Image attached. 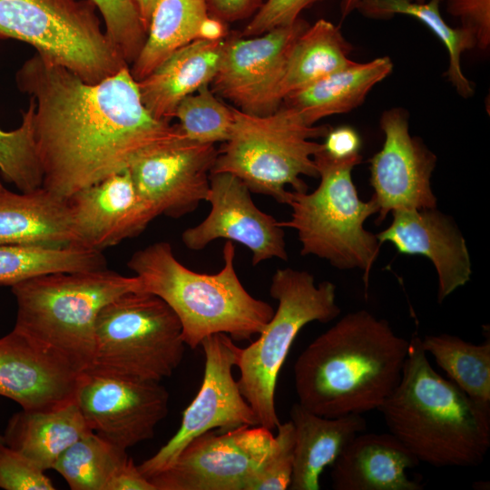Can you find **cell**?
Masks as SVG:
<instances>
[{"label":"cell","instance_id":"cell-33","mask_svg":"<svg viewBox=\"0 0 490 490\" xmlns=\"http://www.w3.org/2000/svg\"><path fill=\"white\" fill-rule=\"evenodd\" d=\"M209 85L182 99L173 118L178 119V125L189 140L211 144L225 142L234 125V108L220 101Z\"/></svg>","mask_w":490,"mask_h":490},{"label":"cell","instance_id":"cell-5","mask_svg":"<svg viewBox=\"0 0 490 490\" xmlns=\"http://www.w3.org/2000/svg\"><path fill=\"white\" fill-rule=\"evenodd\" d=\"M11 289L17 306L14 328L51 348L81 372L92 362L100 310L125 292L142 289L137 276L106 268L44 274Z\"/></svg>","mask_w":490,"mask_h":490},{"label":"cell","instance_id":"cell-38","mask_svg":"<svg viewBox=\"0 0 490 490\" xmlns=\"http://www.w3.org/2000/svg\"><path fill=\"white\" fill-rule=\"evenodd\" d=\"M321 0H267L244 27L240 35L262 34L279 26L289 25L299 18L303 10Z\"/></svg>","mask_w":490,"mask_h":490},{"label":"cell","instance_id":"cell-34","mask_svg":"<svg viewBox=\"0 0 490 490\" xmlns=\"http://www.w3.org/2000/svg\"><path fill=\"white\" fill-rule=\"evenodd\" d=\"M34 103L30 101L18 128L12 131L0 128V173L6 182L13 183L21 192L32 191L43 184L34 139Z\"/></svg>","mask_w":490,"mask_h":490},{"label":"cell","instance_id":"cell-27","mask_svg":"<svg viewBox=\"0 0 490 490\" xmlns=\"http://www.w3.org/2000/svg\"><path fill=\"white\" fill-rule=\"evenodd\" d=\"M352 45L338 27L325 19L317 21L295 41L278 87L280 103L285 97L355 62L348 55Z\"/></svg>","mask_w":490,"mask_h":490},{"label":"cell","instance_id":"cell-37","mask_svg":"<svg viewBox=\"0 0 490 490\" xmlns=\"http://www.w3.org/2000/svg\"><path fill=\"white\" fill-rule=\"evenodd\" d=\"M34 462L5 443L0 444V488L54 490L52 480Z\"/></svg>","mask_w":490,"mask_h":490},{"label":"cell","instance_id":"cell-35","mask_svg":"<svg viewBox=\"0 0 490 490\" xmlns=\"http://www.w3.org/2000/svg\"><path fill=\"white\" fill-rule=\"evenodd\" d=\"M91 1L103 16L106 34L130 66L147 37L134 0Z\"/></svg>","mask_w":490,"mask_h":490},{"label":"cell","instance_id":"cell-13","mask_svg":"<svg viewBox=\"0 0 490 490\" xmlns=\"http://www.w3.org/2000/svg\"><path fill=\"white\" fill-rule=\"evenodd\" d=\"M74 398L89 428L124 450L153 437L168 414L160 382L93 368L81 372Z\"/></svg>","mask_w":490,"mask_h":490},{"label":"cell","instance_id":"cell-41","mask_svg":"<svg viewBox=\"0 0 490 490\" xmlns=\"http://www.w3.org/2000/svg\"><path fill=\"white\" fill-rule=\"evenodd\" d=\"M323 150L331 157L342 159L359 153L361 140L349 126L329 129L322 143Z\"/></svg>","mask_w":490,"mask_h":490},{"label":"cell","instance_id":"cell-12","mask_svg":"<svg viewBox=\"0 0 490 490\" xmlns=\"http://www.w3.org/2000/svg\"><path fill=\"white\" fill-rule=\"evenodd\" d=\"M273 441L271 430L259 425L211 430L149 480L156 490H246Z\"/></svg>","mask_w":490,"mask_h":490},{"label":"cell","instance_id":"cell-25","mask_svg":"<svg viewBox=\"0 0 490 490\" xmlns=\"http://www.w3.org/2000/svg\"><path fill=\"white\" fill-rule=\"evenodd\" d=\"M90 431L74 398L48 409H22L11 416L3 436L5 445L46 471L65 449Z\"/></svg>","mask_w":490,"mask_h":490},{"label":"cell","instance_id":"cell-6","mask_svg":"<svg viewBox=\"0 0 490 490\" xmlns=\"http://www.w3.org/2000/svg\"><path fill=\"white\" fill-rule=\"evenodd\" d=\"M359 153L333 158L323 148L314 155L320 181L312 192L289 191L291 218L279 221L296 230L303 256L314 255L339 270L359 269L368 285L370 270L381 243L364 228L366 220L378 212L373 197L361 201L351 172L361 162Z\"/></svg>","mask_w":490,"mask_h":490},{"label":"cell","instance_id":"cell-21","mask_svg":"<svg viewBox=\"0 0 490 490\" xmlns=\"http://www.w3.org/2000/svg\"><path fill=\"white\" fill-rule=\"evenodd\" d=\"M416 457L391 433L358 434L333 464L336 490H421L407 470Z\"/></svg>","mask_w":490,"mask_h":490},{"label":"cell","instance_id":"cell-30","mask_svg":"<svg viewBox=\"0 0 490 490\" xmlns=\"http://www.w3.org/2000/svg\"><path fill=\"white\" fill-rule=\"evenodd\" d=\"M105 268L101 251L78 246L0 245V285L12 287L53 272Z\"/></svg>","mask_w":490,"mask_h":490},{"label":"cell","instance_id":"cell-40","mask_svg":"<svg viewBox=\"0 0 490 490\" xmlns=\"http://www.w3.org/2000/svg\"><path fill=\"white\" fill-rule=\"evenodd\" d=\"M209 15L225 24L253 16L262 0H206Z\"/></svg>","mask_w":490,"mask_h":490},{"label":"cell","instance_id":"cell-4","mask_svg":"<svg viewBox=\"0 0 490 490\" xmlns=\"http://www.w3.org/2000/svg\"><path fill=\"white\" fill-rule=\"evenodd\" d=\"M222 257L220 271L199 273L175 258L170 243L159 241L135 251L127 262L142 290L160 297L174 311L183 342L191 349L217 333L236 341L250 340L274 314L269 303L254 298L241 284L231 240L225 242Z\"/></svg>","mask_w":490,"mask_h":490},{"label":"cell","instance_id":"cell-45","mask_svg":"<svg viewBox=\"0 0 490 490\" xmlns=\"http://www.w3.org/2000/svg\"><path fill=\"white\" fill-rule=\"evenodd\" d=\"M358 1L359 0H341L340 13H341L342 18H345L346 16L350 15L354 10H356ZM415 1L418 3H424L427 0H415Z\"/></svg>","mask_w":490,"mask_h":490},{"label":"cell","instance_id":"cell-44","mask_svg":"<svg viewBox=\"0 0 490 490\" xmlns=\"http://www.w3.org/2000/svg\"><path fill=\"white\" fill-rule=\"evenodd\" d=\"M158 0H134L143 26L148 31L151 16Z\"/></svg>","mask_w":490,"mask_h":490},{"label":"cell","instance_id":"cell-32","mask_svg":"<svg viewBox=\"0 0 490 490\" xmlns=\"http://www.w3.org/2000/svg\"><path fill=\"white\" fill-rule=\"evenodd\" d=\"M127 456L126 450L90 431L65 449L52 469L73 490H104L115 469Z\"/></svg>","mask_w":490,"mask_h":490},{"label":"cell","instance_id":"cell-10","mask_svg":"<svg viewBox=\"0 0 490 490\" xmlns=\"http://www.w3.org/2000/svg\"><path fill=\"white\" fill-rule=\"evenodd\" d=\"M91 0H0V38L36 52L96 83L130 67L101 26Z\"/></svg>","mask_w":490,"mask_h":490},{"label":"cell","instance_id":"cell-1","mask_svg":"<svg viewBox=\"0 0 490 490\" xmlns=\"http://www.w3.org/2000/svg\"><path fill=\"white\" fill-rule=\"evenodd\" d=\"M15 78L20 91L34 102L42 187L63 199L183 135L178 124L150 113L129 67L88 83L36 52Z\"/></svg>","mask_w":490,"mask_h":490},{"label":"cell","instance_id":"cell-36","mask_svg":"<svg viewBox=\"0 0 490 490\" xmlns=\"http://www.w3.org/2000/svg\"><path fill=\"white\" fill-rule=\"evenodd\" d=\"M272 446L258 466L246 490H285L293 471L294 428L291 421L279 424Z\"/></svg>","mask_w":490,"mask_h":490},{"label":"cell","instance_id":"cell-46","mask_svg":"<svg viewBox=\"0 0 490 490\" xmlns=\"http://www.w3.org/2000/svg\"><path fill=\"white\" fill-rule=\"evenodd\" d=\"M4 443V436L0 435V444Z\"/></svg>","mask_w":490,"mask_h":490},{"label":"cell","instance_id":"cell-31","mask_svg":"<svg viewBox=\"0 0 490 490\" xmlns=\"http://www.w3.org/2000/svg\"><path fill=\"white\" fill-rule=\"evenodd\" d=\"M426 354L473 399L490 404V341L475 345L442 333L421 339Z\"/></svg>","mask_w":490,"mask_h":490},{"label":"cell","instance_id":"cell-28","mask_svg":"<svg viewBox=\"0 0 490 490\" xmlns=\"http://www.w3.org/2000/svg\"><path fill=\"white\" fill-rule=\"evenodd\" d=\"M209 15L206 0H158L145 43L129 67L134 80H142L174 52L198 39Z\"/></svg>","mask_w":490,"mask_h":490},{"label":"cell","instance_id":"cell-39","mask_svg":"<svg viewBox=\"0 0 490 490\" xmlns=\"http://www.w3.org/2000/svg\"><path fill=\"white\" fill-rule=\"evenodd\" d=\"M447 12L469 30L479 49L490 44V0H447Z\"/></svg>","mask_w":490,"mask_h":490},{"label":"cell","instance_id":"cell-43","mask_svg":"<svg viewBox=\"0 0 490 490\" xmlns=\"http://www.w3.org/2000/svg\"><path fill=\"white\" fill-rule=\"evenodd\" d=\"M227 34L226 24L209 15L201 24L198 39L215 41L224 39Z\"/></svg>","mask_w":490,"mask_h":490},{"label":"cell","instance_id":"cell-19","mask_svg":"<svg viewBox=\"0 0 490 490\" xmlns=\"http://www.w3.org/2000/svg\"><path fill=\"white\" fill-rule=\"evenodd\" d=\"M80 374L56 352L15 328L0 338V396L24 410L48 409L74 399Z\"/></svg>","mask_w":490,"mask_h":490},{"label":"cell","instance_id":"cell-22","mask_svg":"<svg viewBox=\"0 0 490 490\" xmlns=\"http://www.w3.org/2000/svg\"><path fill=\"white\" fill-rule=\"evenodd\" d=\"M294 428L293 471L290 490L320 489V475L333 465L349 443L365 431L359 414L338 417L318 416L299 402L289 411Z\"/></svg>","mask_w":490,"mask_h":490},{"label":"cell","instance_id":"cell-14","mask_svg":"<svg viewBox=\"0 0 490 490\" xmlns=\"http://www.w3.org/2000/svg\"><path fill=\"white\" fill-rule=\"evenodd\" d=\"M309 24L302 18L262 34L225 40L218 70L210 83L241 112L264 115L281 105L278 87L289 54Z\"/></svg>","mask_w":490,"mask_h":490},{"label":"cell","instance_id":"cell-24","mask_svg":"<svg viewBox=\"0 0 490 490\" xmlns=\"http://www.w3.org/2000/svg\"><path fill=\"white\" fill-rule=\"evenodd\" d=\"M0 245H74L66 200L44 187L16 193L0 186Z\"/></svg>","mask_w":490,"mask_h":490},{"label":"cell","instance_id":"cell-3","mask_svg":"<svg viewBox=\"0 0 490 490\" xmlns=\"http://www.w3.org/2000/svg\"><path fill=\"white\" fill-rule=\"evenodd\" d=\"M389 433L420 462L478 466L490 446V404L473 399L431 366L421 338L409 340L401 378L379 407Z\"/></svg>","mask_w":490,"mask_h":490},{"label":"cell","instance_id":"cell-9","mask_svg":"<svg viewBox=\"0 0 490 490\" xmlns=\"http://www.w3.org/2000/svg\"><path fill=\"white\" fill-rule=\"evenodd\" d=\"M185 346L181 322L164 300L128 291L100 310L88 368L161 382L180 366Z\"/></svg>","mask_w":490,"mask_h":490},{"label":"cell","instance_id":"cell-15","mask_svg":"<svg viewBox=\"0 0 490 490\" xmlns=\"http://www.w3.org/2000/svg\"><path fill=\"white\" fill-rule=\"evenodd\" d=\"M380 127L385 141L369 160L372 197L378 206L377 224L396 210L436 208L430 179L436 156L419 138L410 135L407 112L401 108L385 111Z\"/></svg>","mask_w":490,"mask_h":490},{"label":"cell","instance_id":"cell-29","mask_svg":"<svg viewBox=\"0 0 490 490\" xmlns=\"http://www.w3.org/2000/svg\"><path fill=\"white\" fill-rule=\"evenodd\" d=\"M441 0H359L357 10L372 19H388L395 15H407L416 18L427 26L445 44L449 55L447 77L456 92L467 98L474 93L471 82L461 70V54L476 46L473 34L463 27L452 28L443 19L439 11Z\"/></svg>","mask_w":490,"mask_h":490},{"label":"cell","instance_id":"cell-42","mask_svg":"<svg viewBox=\"0 0 490 490\" xmlns=\"http://www.w3.org/2000/svg\"><path fill=\"white\" fill-rule=\"evenodd\" d=\"M104 490H156L132 459L127 456L115 469Z\"/></svg>","mask_w":490,"mask_h":490},{"label":"cell","instance_id":"cell-26","mask_svg":"<svg viewBox=\"0 0 490 490\" xmlns=\"http://www.w3.org/2000/svg\"><path fill=\"white\" fill-rule=\"evenodd\" d=\"M388 57L357 63L334 72L312 84L290 93L283 105L295 111L308 125L322 118L348 113L359 106L370 90L392 71Z\"/></svg>","mask_w":490,"mask_h":490},{"label":"cell","instance_id":"cell-16","mask_svg":"<svg viewBox=\"0 0 490 490\" xmlns=\"http://www.w3.org/2000/svg\"><path fill=\"white\" fill-rule=\"evenodd\" d=\"M218 150L181 135L139 158L129 168L139 195L156 216L181 218L206 201Z\"/></svg>","mask_w":490,"mask_h":490},{"label":"cell","instance_id":"cell-7","mask_svg":"<svg viewBox=\"0 0 490 490\" xmlns=\"http://www.w3.org/2000/svg\"><path fill=\"white\" fill-rule=\"evenodd\" d=\"M234 108V125L211 171L240 178L256 194L287 203L291 186L306 192L301 176L318 177L314 155L323 145L312 139L325 137L328 125L306 124L291 108L281 104L275 112L250 114Z\"/></svg>","mask_w":490,"mask_h":490},{"label":"cell","instance_id":"cell-2","mask_svg":"<svg viewBox=\"0 0 490 490\" xmlns=\"http://www.w3.org/2000/svg\"><path fill=\"white\" fill-rule=\"evenodd\" d=\"M409 340L365 309L317 337L294 364L299 403L325 417L378 409L398 384Z\"/></svg>","mask_w":490,"mask_h":490},{"label":"cell","instance_id":"cell-8","mask_svg":"<svg viewBox=\"0 0 490 490\" xmlns=\"http://www.w3.org/2000/svg\"><path fill=\"white\" fill-rule=\"evenodd\" d=\"M270 296L277 309L257 340L239 349L236 366L241 394L253 409L259 426L277 429L275 391L279 370L300 329L308 323H327L340 314L336 286L318 285L312 274L291 268L279 269L271 278Z\"/></svg>","mask_w":490,"mask_h":490},{"label":"cell","instance_id":"cell-11","mask_svg":"<svg viewBox=\"0 0 490 490\" xmlns=\"http://www.w3.org/2000/svg\"><path fill=\"white\" fill-rule=\"evenodd\" d=\"M201 347L205 356L201 386L184 410L178 431L153 456L138 465L148 479L169 467L183 448L201 434L259 425L232 374L240 348L224 333L205 338Z\"/></svg>","mask_w":490,"mask_h":490},{"label":"cell","instance_id":"cell-18","mask_svg":"<svg viewBox=\"0 0 490 490\" xmlns=\"http://www.w3.org/2000/svg\"><path fill=\"white\" fill-rule=\"evenodd\" d=\"M74 246L102 251L141 234L156 218L139 195L129 169L66 199Z\"/></svg>","mask_w":490,"mask_h":490},{"label":"cell","instance_id":"cell-23","mask_svg":"<svg viewBox=\"0 0 490 490\" xmlns=\"http://www.w3.org/2000/svg\"><path fill=\"white\" fill-rule=\"evenodd\" d=\"M225 40L196 39L137 82L142 101L153 117L170 122L182 99L211 83Z\"/></svg>","mask_w":490,"mask_h":490},{"label":"cell","instance_id":"cell-17","mask_svg":"<svg viewBox=\"0 0 490 490\" xmlns=\"http://www.w3.org/2000/svg\"><path fill=\"white\" fill-rule=\"evenodd\" d=\"M250 193L247 185L231 173L211 174L206 198L211 211L198 225L182 232L185 247L200 250L215 240L226 239L247 247L253 266L272 258L286 261L283 228L255 205Z\"/></svg>","mask_w":490,"mask_h":490},{"label":"cell","instance_id":"cell-20","mask_svg":"<svg viewBox=\"0 0 490 490\" xmlns=\"http://www.w3.org/2000/svg\"><path fill=\"white\" fill-rule=\"evenodd\" d=\"M391 224L376 236L391 242L402 254L423 255L432 261L438 277L441 303L470 280L471 261L466 240L451 219L436 208L396 210Z\"/></svg>","mask_w":490,"mask_h":490}]
</instances>
